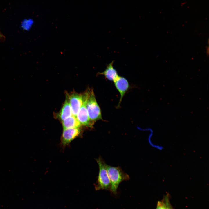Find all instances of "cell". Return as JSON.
Here are the masks:
<instances>
[{"mask_svg":"<svg viewBox=\"0 0 209 209\" xmlns=\"http://www.w3.org/2000/svg\"><path fill=\"white\" fill-rule=\"evenodd\" d=\"M106 167L110 181V190L113 193L116 194L120 183L123 181L129 180V176L119 167L106 165Z\"/></svg>","mask_w":209,"mask_h":209,"instance_id":"obj_2","label":"cell"},{"mask_svg":"<svg viewBox=\"0 0 209 209\" xmlns=\"http://www.w3.org/2000/svg\"><path fill=\"white\" fill-rule=\"evenodd\" d=\"M86 91V107L90 120L94 125L96 121L103 120L101 111L93 89L88 88Z\"/></svg>","mask_w":209,"mask_h":209,"instance_id":"obj_1","label":"cell"},{"mask_svg":"<svg viewBox=\"0 0 209 209\" xmlns=\"http://www.w3.org/2000/svg\"><path fill=\"white\" fill-rule=\"evenodd\" d=\"M61 122L63 129L80 128L82 126L76 117L73 115L71 116Z\"/></svg>","mask_w":209,"mask_h":209,"instance_id":"obj_10","label":"cell"},{"mask_svg":"<svg viewBox=\"0 0 209 209\" xmlns=\"http://www.w3.org/2000/svg\"><path fill=\"white\" fill-rule=\"evenodd\" d=\"M68 95L72 115L76 117L84 100L85 93H78L73 92L70 94L68 93Z\"/></svg>","mask_w":209,"mask_h":209,"instance_id":"obj_4","label":"cell"},{"mask_svg":"<svg viewBox=\"0 0 209 209\" xmlns=\"http://www.w3.org/2000/svg\"><path fill=\"white\" fill-rule=\"evenodd\" d=\"M4 38V36L0 32V38Z\"/></svg>","mask_w":209,"mask_h":209,"instance_id":"obj_13","label":"cell"},{"mask_svg":"<svg viewBox=\"0 0 209 209\" xmlns=\"http://www.w3.org/2000/svg\"><path fill=\"white\" fill-rule=\"evenodd\" d=\"M80 128H75L63 129L61 138V143L63 146H66L81 134Z\"/></svg>","mask_w":209,"mask_h":209,"instance_id":"obj_5","label":"cell"},{"mask_svg":"<svg viewBox=\"0 0 209 209\" xmlns=\"http://www.w3.org/2000/svg\"><path fill=\"white\" fill-rule=\"evenodd\" d=\"M113 82L120 95L118 104L117 106V108H118L120 107L123 98L129 88L130 85L127 80L125 77L121 76H118Z\"/></svg>","mask_w":209,"mask_h":209,"instance_id":"obj_7","label":"cell"},{"mask_svg":"<svg viewBox=\"0 0 209 209\" xmlns=\"http://www.w3.org/2000/svg\"><path fill=\"white\" fill-rule=\"evenodd\" d=\"M167 207L166 209H172L169 205L168 203H167V202H166Z\"/></svg>","mask_w":209,"mask_h":209,"instance_id":"obj_12","label":"cell"},{"mask_svg":"<svg viewBox=\"0 0 209 209\" xmlns=\"http://www.w3.org/2000/svg\"><path fill=\"white\" fill-rule=\"evenodd\" d=\"M167 204L163 201H158L156 209H166Z\"/></svg>","mask_w":209,"mask_h":209,"instance_id":"obj_11","label":"cell"},{"mask_svg":"<svg viewBox=\"0 0 209 209\" xmlns=\"http://www.w3.org/2000/svg\"><path fill=\"white\" fill-rule=\"evenodd\" d=\"M96 160L99 168L96 188L97 190L110 189L111 183L106 167L107 164L100 156Z\"/></svg>","mask_w":209,"mask_h":209,"instance_id":"obj_3","label":"cell"},{"mask_svg":"<svg viewBox=\"0 0 209 209\" xmlns=\"http://www.w3.org/2000/svg\"><path fill=\"white\" fill-rule=\"evenodd\" d=\"M85 97L83 103L76 116L77 119L81 124L87 127L93 128V124L91 121L86 107L87 92H84Z\"/></svg>","mask_w":209,"mask_h":209,"instance_id":"obj_6","label":"cell"},{"mask_svg":"<svg viewBox=\"0 0 209 209\" xmlns=\"http://www.w3.org/2000/svg\"><path fill=\"white\" fill-rule=\"evenodd\" d=\"M72 115L71 107L69 103L68 93H66L65 101L60 110L56 114L57 118L62 121Z\"/></svg>","mask_w":209,"mask_h":209,"instance_id":"obj_8","label":"cell"},{"mask_svg":"<svg viewBox=\"0 0 209 209\" xmlns=\"http://www.w3.org/2000/svg\"><path fill=\"white\" fill-rule=\"evenodd\" d=\"M113 62L107 65L105 70L102 72H98V74L103 75L108 80L113 82L119 76L113 66Z\"/></svg>","mask_w":209,"mask_h":209,"instance_id":"obj_9","label":"cell"}]
</instances>
